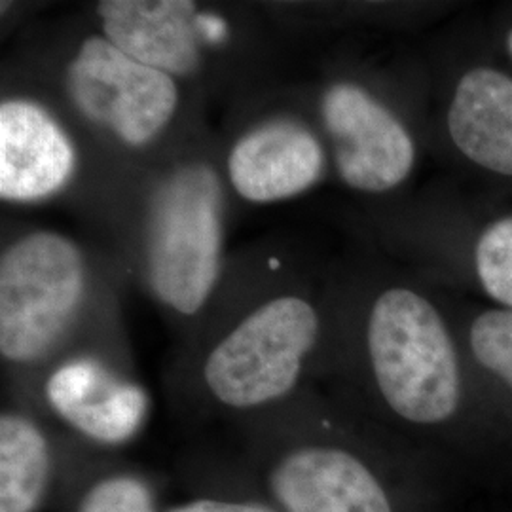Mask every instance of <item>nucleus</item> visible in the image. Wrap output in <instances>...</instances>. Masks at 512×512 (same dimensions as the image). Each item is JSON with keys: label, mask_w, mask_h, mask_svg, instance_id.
<instances>
[{"label": "nucleus", "mask_w": 512, "mask_h": 512, "mask_svg": "<svg viewBox=\"0 0 512 512\" xmlns=\"http://www.w3.org/2000/svg\"><path fill=\"white\" fill-rule=\"evenodd\" d=\"M336 401L467 490L512 492V433L486 401L450 293L365 245L338 264Z\"/></svg>", "instance_id": "nucleus-1"}, {"label": "nucleus", "mask_w": 512, "mask_h": 512, "mask_svg": "<svg viewBox=\"0 0 512 512\" xmlns=\"http://www.w3.org/2000/svg\"><path fill=\"white\" fill-rule=\"evenodd\" d=\"M220 141L202 131L156 164L124 173L93 213L118 262L177 327L198 332L226 287L232 205Z\"/></svg>", "instance_id": "nucleus-2"}, {"label": "nucleus", "mask_w": 512, "mask_h": 512, "mask_svg": "<svg viewBox=\"0 0 512 512\" xmlns=\"http://www.w3.org/2000/svg\"><path fill=\"white\" fill-rule=\"evenodd\" d=\"M198 334L194 384L228 416L264 418L327 380L338 336V264L281 272L238 291L226 281Z\"/></svg>", "instance_id": "nucleus-3"}, {"label": "nucleus", "mask_w": 512, "mask_h": 512, "mask_svg": "<svg viewBox=\"0 0 512 512\" xmlns=\"http://www.w3.org/2000/svg\"><path fill=\"white\" fill-rule=\"evenodd\" d=\"M10 71L52 99L122 173L160 162L205 131L198 95L126 54L90 18L27 38Z\"/></svg>", "instance_id": "nucleus-4"}, {"label": "nucleus", "mask_w": 512, "mask_h": 512, "mask_svg": "<svg viewBox=\"0 0 512 512\" xmlns=\"http://www.w3.org/2000/svg\"><path fill=\"white\" fill-rule=\"evenodd\" d=\"M260 484L279 512H450L467 492L311 389L298 399V431L260 458Z\"/></svg>", "instance_id": "nucleus-5"}, {"label": "nucleus", "mask_w": 512, "mask_h": 512, "mask_svg": "<svg viewBox=\"0 0 512 512\" xmlns=\"http://www.w3.org/2000/svg\"><path fill=\"white\" fill-rule=\"evenodd\" d=\"M329 148L332 179L359 207L414 192L431 156V74L425 55L374 59L342 50L302 86Z\"/></svg>", "instance_id": "nucleus-6"}, {"label": "nucleus", "mask_w": 512, "mask_h": 512, "mask_svg": "<svg viewBox=\"0 0 512 512\" xmlns=\"http://www.w3.org/2000/svg\"><path fill=\"white\" fill-rule=\"evenodd\" d=\"M120 266L82 239L21 226L0 247V359L35 382L76 349L116 342Z\"/></svg>", "instance_id": "nucleus-7"}, {"label": "nucleus", "mask_w": 512, "mask_h": 512, "mask_svg": "<svg viewBox=\"0 0 512 512\" xmlns=\"http://www.w3.org/2000/svg\"><path fill=\"white\" fill-rule=\"evenodd\" d=\"M353 222L365 245L431 283L512 310V198L440 179L359 207Z\"/></svg>", "instance_id": "nucleus-8"}, {"label": "nucleus", "mask_w": 512, "mask_h": 512, "mask_svg": "<svg viewBox=\"0 0 512 512\" xmlns=\"http://www.w3.org/2000/svg\"><path fill=\"white\" fill-rule=\"evenodd\" d=\"M93 25L126 54L205 99L266 88L274 38L256 10L194 0H101Z\"/></svg>", "instance_id": "nucleus-9"}, {"label": "nucleus", "mask_w": 512, "mask_h": 512, "mask_svg": "<svg viewBox=\"0 0 512 512\" xmlns=\"http://www.w3.org/2000/svg\"><path fill=\"white\" fill-rule=\"evenodd\" d=\"M425 55L431 158L454 181L512 198V67L484 21L446 27Z\"/></svg>", "instance_id": "nucleus-10"}, {"label": "nucleus", "mask_w": 512, "mask_h": 512, "mask_svg": "<svg viewBox=\"0 0 512 512\" xmlns=\"http://www.w3.org/2000/svg\"><path fill=\"white\" fill-rule=\"evenodd\" d=\"M122 171L35 86L4 71L0 93V200L12 207L78 203L92 215Z\"/></svg>", "instance_id": "nucleus-11"}, {"label": "nucleus", "mask_w": 512, "mask_h": 512, "mask_svg": "<svg viewBox=\"0 0 512 512\" xmlns=\"http://www.w3.org/2000/svg\"><path fill=\"white\" fill-rule=\"evenodd\" d=\"M219 141L222 175L234 202H293L332 179L329 148L302 88H262L243 97Z\"/></svg>", "instance_id": "nucleus-12"}, {"label": "nucleus", "mask_w": 512, "mask_h": 512, "mask_svg": "<svg viewBox=\"0 0 512 512\" xmlns=\"http://www.w3.org/2000/svg\"><path fill=\"white\" fill-rule=\"evenodd\" d=\"M35 382L46 412L88 444L120 448L145 429L150 395L118 357L114 342L76 349Z\"/></svg>", "instance_id": "nucleus-13"}, {"label": "nucleus", "mask_w": 512, "mask_h": 512, "mask_svg": "<svg viewBox=\"0 0 512 512\" xmlns=\"http://www.w3.org/2000/svg\"><path fill=\"white\" fill-rule=\"evenodd\" d=\"M54 433L37 412L10 404L0 414V512H40L54 490Z\"/></svg>", "instance_id": "nucleus-14"}, {"label": "nucleus", "mask_w": 512, "mask_h": 512, "mask_svg": "<svg viewBox=\"0 0 512 512\" xmlns=\"http://www.w3.org/2000/svg\"><path fill=\"white\" fill-rule=\"evenodd\" d=\"M450 302L476 382L512 433V310L456 293Z\"/></svg>", "instance_id": "nucleus-15"}, {"label": "nucleus", "mask_w": 512, "mask_h": 512, "mask_svg": "<svg viewBox=\"0 0 512 512\" xmlns=\"http://www.w3.org/2000/svg\"><path fill=\"white\" fill-rule=\"evenodd\" d=\"M73 512H160L147 476L116 469L92 478L76 497Z\"/></svg>", "instance_id": "nucleus-16"}, {"label": "nucleus", "mask_w": 512, "mask_h": 512, "mask_svg": "<svg viewBox=\"0 0 512 512\" xmlns=\"http://www.w3.org/2000/svg\"><path fill=\"white\" fill-rule=\"evenodd\" d=\"M165 512H279L266 499L258 497H226V495H203L179 503Z\"/></svg>", "instance_id": "nucleus-17"}, {"label": "nucleus", "mask_w": 512, "mask_h": 512, "mask_svg": "<svg viewBox=\"0 0 512 512\" xmlns=\"http://www.w3.org/2000/svg\"><path fill=\"white\" fill-rule=\"evenodd\" d=\"M495 48L512 67V2L495 6L488 18L482 19Z\"/></svg>", "instance_id": "nucleus-18"}]
</instances>
